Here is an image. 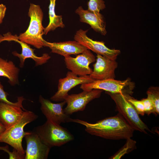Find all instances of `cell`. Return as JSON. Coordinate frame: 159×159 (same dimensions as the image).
<instances>
[{
	"mask_svg": "<svg viewBox=\"0 0 159 159\" xmlns=\"http://www.w3.org/2000/svg\"><path fill=\"white\" fill-rule=\"evenodd\" d=\"M39 102L41 104V110L47 120L59 125L70 122L71 118L64 112L63 109L66 104L65 101L55 103L40 95Z\"/></svg>",
	"mask_w": 159,
	"mask_h": 159,
	"instance_id": "cell-12",
	"label": "cell"
},
{
	"mask_svg": "<svg viewBox=\"0 0 159 159\" xmlns=\"http://www.w3.org/2000/svg\"><path fill=\"white\" fill-rule=\"evenodd\" d=\"M44 47L49 48L51 52L63 56L82 53L87 49L78 42L69 41L59 42H50L44 40Z\"/></svg>",
	"mask_w": 159,
	"mask_h": 159,
	"instance_id": "cell-17",
	"label": "cell"
},
{
	"mask_svg": "<svg viewBox=\"0 0 159 159\" xmlns=\"http://www.w3.org/2000/svg\"><path fill=\"white\" fill-rule=\"evenodd\" d=\"M95 57L90 50L87 49L75 57L68 56L64 57L67 68L79 76L90 75L92 69L90 65L94 62Z\"/></svg>",
	"mask_w": 159,
	"mask_h": 159,
	"instance_id": "cell-9",
	"label": "cell"
},
{
	"mask_svg": "<svg viewBox=\"0 0 159 159\" xmlns=\"http://www.w3.org/2000/svg\"><path fill=\"white\" fill-rule=\"evenodd\" d=\"M56 0H49V21L48 25L44 28V34L47 35L49 32L54 31L58 27L63 28L64 24L62 21V16L56 15L55 11Z\"/></svg>",
	"mask_w": 159,
	"mask_h": 159,
	"instance_id": "cell-19",
	"label": "cell"
},
{
	"mask_svg": "<svg viewBox=\"0 0 159 159\" xmlns=\"http://www.w3.org/2000/svg\"><path fill=\"white\" fill-rule=\"evenodd\" d=\"M0 150H3L7 153L9 154V158L10 159L25 158V155L21 154L14 148L12 152L10 151L9 146L7 145L4 146H0Z\"/></svg>",
	"mask_w": 159,
	"mask_h": 159,
	"instance_id": "cell-23",
	"label": "cell"
},
{
	"mask_svg": "<svg viewBox=\"0 0 159 159\" xmlns=\"http://www.w3.org/2000/svg\"><path fill=\"white\" fill-rule=\"evenodd\" d=\"M88 10L92 11L100 12L105 8L103 0H89L88 2Z\"/></svg>",
	"mask_w": 159,
	"mask_h": 159,
	"instance_id": "cell-22",
	"label": "cell"
},
{
	"mask_svg": "<svg viewBox=\"0 0 159 159\" xmlns=\"http://www.w3.org/2000/svg\"><path fill=\"white\" fill-rule=\"evenodd\" d=\"M70 122L85 127V130L91 135L110 140H127L133 135L134 130L119 113L92 123L79 119L71 118Z\"/></svg>",
	"mask_w": 159,
	"mask_h": 159,
	"instance_id": "cell-1",
	"label": "cell"
},
{
	"mask_svg": "<svg viewBox=\"0 0 159 159\" xmlns=\"http://www.w3.org/2000/svg\"><path fill=\"white\" fill-rule=\"evenodd\" d=\"M75 12L79 16L81 22L89 24L96 32L103 35L106 34L105 23L100 12L85 10L81 6L76 9Z\"/></svg>",
	"mask_w": 159,
	"mask_h": 159,
	"instance_id": "cell-16",
	"label": "cell"
},
{
	"mask_svg": "<svg viewBox=\"0 0 159 159\" xmlns=\"http://www.w3.org/2000/svg\"><path fill=\"white\" fill-rule=\"evenodd\" d=\"M95 80L89 75L78 77L71 72H68L66 77L60 79L57 91L50 98L54 101L62 102L68 94L69 91L77 85L91 82Z\"/></svg>",
	"mask_w": 159,
	"mask_h": 159,
	"instance_id": "cell-11",
	"label": "cell"
},
{
	"mask_svg": "<svg viewBox=\"0 0 159 159\" xmlns=\"http://www.w3.org/2000/svg\"><path fill=\"white\" fill-rule=\"evenodd\" d=\"M147 97L152 102L154 107V114L159 113V88L150 87L147 92Z\"/></svg>",
	"mask_w": 159,
	"mask_h": 159,
	"instance_id": "cell-20",
	"label": "cell"
},
{
	"mask_svg": "<svg viewBox=\"0 0 159 159\" xmlns=\"http://www.w3.org/2000/svg\"><path fill=\"white\" fill-rule=\"evenodd\" d=\"M38 117L33 112L25 110L19 120L14 124L6 129L0 135V142L10 145L22 155H25V151L22 145L23 138L26 133L24 128L27 124Z\"/></svg>",
	"mask_w": 159,
	"mask_h": 159,
	"instance_id": "cell-3",
	"label": "cell"
},
{
	"mask_svg": "<svg viewBox=\"0 0 159 159\" xmlns=\"http://www.w3.org/2000/svg\"><path fill=\"white\" fill-rule=\"evenodd\" d=\"M6 128L0 122V135L3 132Z\"/></svg>",
	"mask_w": 159,
	"mask_h": 159,
	"instance_id": "cell-28",
	"label": "cell"
},
{
	"mask_svg": "<svg viewBox=\"0 0 159 159\" xmlns=\"http://www.w3.org/2000/svg\"><path fill=\"white\" fill-rule=\"evenodd\" d=\"M33 131L51 148L60 146L74 139L73 135L66 128L47 120L43 125L35 127Z\"/></svg>",
	"mask_w": 159,
	"mask_h": 159,
	"instance_id": "cell-4",
	"label": "cell"
},
{
	"mask_svg": "<svg viewBox=\"0 0 159 159\" xmlns=\"http://www.w3.org/2000/svg\"><path fill=\"white\" fill-rule=\"evenodd\" d=\"M102 91L101 90L94 89L83 90L77 94H68L64 100L67 106L63 109L64 112L69 115L74 112L84 110L90 102L100 96Z\"/></svg>",
	"mask_w": 159,
	"mask_h": 159,
	"instance_id": "cell-7",
	"label": "cell"
},
{
	"mask_svg": "<svg viewBox=\"0 0 159 159\" xmlns=\"http://www.w3.org/2000/svg\"><path fill=\"white\" fill-rule=\"evenodd\" d=\"M144 107L145 113L149 115L154 113V107L151 101L148 98H143L142 100Z\"/></svg>",
	"mask_w": 159,
	"mask_h": 159,
	"instance_id": "cell-26",
	"label": "cell"
},
{
	"mask_svg": "<svg viewBox=\"0 0 159 159\" xmlns=\"http://www.w3.org/2000/svg\"><path fill=\"white\" fill-rule=\"evenodd\" d=\"M135 87V84L130 78L123 80L109 79L96 80L88 83L81 85L80 88L83 90H90L97 89L113 93L120 94L127 99L131 96Z\"/></svg>",
	"mask_w": 159,
	"mask_h": 159,
	"instance_id": "cell-6",
	"label": "cell"
},
{
	"mask_svg": "<svg viewBox=\"0 0 159 159\" xmlns=\"http://www.w3.org/2000/svg\"><path fill=\"white\" fill-rule=\"evenodd\" d=\"M26 143L25 159H46L51 148L42 140L34 132H26L24 137Z\"/></svg>",
	"mask_w": 159,
	"mask_h": 159,
	"instance_id": "cell-13",
	"label": "cell"
},
{
	"mask_svg": "<svg viewBox=\"0 0 159 159\" xmlns=\"http://www.w3.org/2000/svg\"><path fill=\"white\" fill-rule=\"evenodd\" d=\"M24 98L16 104L0 102V122L6 129L16 123L26 110L23 106Z\"/></svg>",
	"mask_w": 159,
	"mask_h": 159,
	"instance_id": "cell-15",
	"label": "cell"
},
{
	"mask_svg": "<svg viewBox=\"0 0 159 159\" xmlns=\"http://www.w3.org/2000/svg\"><path fill=\"white\" fill-rule=\"evenodd\" d=\"M6 8L3 4H0V24L2 23L5 16Z\"/></svg>",
	"mask_w": 159,
	"mask_h": 159,
	"instance_id": "cell-27",
	"label": "cell"
},
{
	"mask_svg": "<svg viewBox=\"0 0 159 159\" xmlns=\"http://www.w3.org/2000/svg\"><path fill=\"white\" fill-rule=\"evenodd\" d=\"M20 69L11 61H8L0 57V76L8 79L10 84L14 86L19 84Z\"/></svg>",
	"mask_w": 159,
	"mask_h": 159,
	"instance_id": "cell-18",
	"label": "cell"
},
{
	"mask_svg": "<svg viewBox=\"0 0 159 159\" xmlns=\"http://www.w3.org/2000/svg\"><path fill=\"white\" fill-rule=\"evenodd\" d=\"M109 94L115 103L117 109L134 130L145 133L150 132L147 125L140 118L139 114L132 105L123 95L108 92Z\"/></svg>",
	"mask_w": 159,
	"mask_h": 159,
	"instance_id": "cell-5",
	"label": "cell"
},
{
	"mask_svg": "<svg viewBox=\"0 0 159 159\" xmlns=\"http://www.w3.org/2000/svg\"><path fill=\"white\" fill-rule=\"evenodd\" d=\"M127 140V141L125 145L110 158L120 159L125 154L130 152L135 148L136 143L135 141L131 139V138Z\"/></svg>",
	"mask_w": 159,
	"mask_h": 159,
	"instance_id": "cell-21",
	"label": "cell"
},
{
	"mask_svg": "<svg viewBox=\"0 0 159 159\" xmlns=\"http://www.w3.org/2000/svg\"><path fill=\"white\" fill-rule=\"evenodd\" d=\"M14 41L18 42L21 45V54L14 51L12 52V54L18 57L19 59V66L22 68L24 66L25 60L28 58H31L35 62V66L42 65L47 63L50 58V56L47 53H44L40 57L37 56L34 53L35 50L31 48L28 44L19 40L16 37V35H12L10 32L0 35V43L4 41Z\"/></svg>",
	"mask_w": 159,
	"mask_h": 159,
	"instance_id": "cell-8",
	"label": "cell"
},
{
	"mask_svg": "<svg viewBox=\"0 0 159 159\" xmlns=\"http://www.w3.org/2000/svg\"><path fill=\"white\" fill-rule=\"evenodd\" d=\"M8 95L9 94L4 90L3 86L0 81V102L14 105L18 104L21 100L24 98L23 96L19 97H17V101L15 102H13L8 100L7 98Z\"/></svg>",
	"mask_w": 159,
	"mask_h": 159,
	"instance_id": "cell-25",
	"label": "cell"
},
{
	"mask_svg": "<svg viewBox=\"0 0 159 159\" xmlns=\"http://www.w3.org/2000/svg\"><path fill=\"white\" fill-rule=\"evenodd\" d=\"M88 30L80 29L77 31L74 35V39L88 49L112 60H116L117 56L120 53L118 49H110L107 47L103 41L93 40L87 35Z\"/></svg>",
	"mask_w": 159,
	"mask_h": 159,
	"instance_id": "cell-10",
	"label": "cell"
},
{
	"mask_svg": "<svg viewBox=\"0 0 159 159\" xmlns=\"http://www.w3.org/2000/svg\"><path fill=\"white\" fill-rule=\"evenodd\" d=\"M28 15L30 20L28 29L18 36L16 35V37L20 41L40 49L44 47L42 37L44 29L42 24L43 11L39 5L30 3Z\"/></svg>",
	"mask_w": 159,
	"mask_h": 159,
	"instance_id": "cell-2",
	"label": "cell"
},
{
	"mask_svg": "<svg viewBox=\"0 0 159 159\" xmlns=\"http://www.w3.org/2000/svg\"><path fill=\"white\" fill-rule=\"evenodd\" d=\"M96 62L90 76L95 80L115 79V71L118 66L116 60L97 54Z\"/></svg>",
	"mask_w": 159,
	"mask_h": 159,
	"instance_id": "cell-14",
	"label": "cell"
},
{
	"mask_svg": "<svg viewBox=\"0 0 159 159\" xmlns=\"http://www.w3.org/2000/svg\"><path fill=\"white\" fill-rule=\"evenodd\" d=\"M127 99L133 106L139 114L142 116L144 115L145 113V109L141 100H138L132 97L130 98Z\"/></svg>",
	"mask_w": 159,
	"mask_h": 159,
	"instance_id": "cell-24",
	"label": "cell"
}]
</instances>
